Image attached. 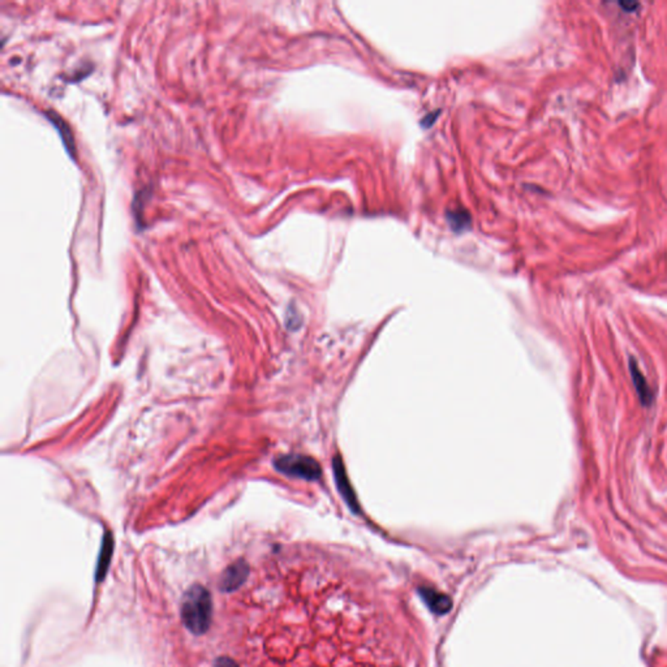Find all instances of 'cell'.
Instances as JSON below:
<instances>
[{"mask_svg":"<svg viewBox=\"0 0 667 667\" xmlns=\"http://www.w3.org/2000/svg\"><path fill=\"white\" fill-rule=\"evenodd\" d=\"M180 616L185 628L196 636L209 631L212 621V597L201 584H193L185 590L180 605Z\"/></svg>","mask_w":667,"mask_h":667,"instance_id":"obj_1","label":"cell"},{"mask_svg":"<svg viewBox=\"0 0 667 667\" xmlns=\"http://www.w3.org/2000/svg\"><path fill=\"white\" fill-rule=\"evenodd\" d=\"M275 468L281 474L313 481L321 477L322 469L315 459L304 455H284L274 462Z\"/></svg>","mask_w":667,"mask_h":667,"instance_id":"obj_2","label":"cell"},{"mask_svg":"<svg viewBox=\"0 0 667 667\" xmlns=\"http://www.w3.org/2000/svg\"><path fill=\"white\" fill-rule=\"evenodd\" d=\"M249 564L244 559H239L236 562L229 564L226 570L222 572L218 588L223 593H232L240 588L249 576Z\"/></svg>","mask_w":667,"mask_h":667,"instance_id":"obj_3","label":"cell"},{"mask_svg":"<svg viewBox=\"0 0 667 667\" xmlns=\"http://www.w3.org/2000/svg\"><path fill=\"white\" fill-rule=\"evenodd\" d=\"M419 593L422 601L429 607L431 613L436 615L447 614L452 609V599L447 595L439 592L431 587H420Z\"/></svg>","mask_w":667,"mask_h":667,"instance_id":"obj_4","label":"cell"},{"mask_svg":"<svg viewBox=\"0 0 667 667\" xmlns=\"http://www.w3.org/2000/svg\"><path fill=\"white\" fill-rule=\"evenodd\" d=\"M334 474H335V480L338 485V490L342 494L343 498L348 503V506L353 511H357V500L355 497V493L352 490L351 483L348 481V477L345 476V471L343 466V462L341 457H336L334 459Z\"/></svg>","mask_w":667,"mask_h":667,"instance_id":"obj_5","label":"cell"},{"mask_svg":"<svg viewBox=\"0 0 667 667\" xmlns=\"http://www.w3.org/2000/svg\"><path fill=\"white\" fill-rule=\"evenodd\" d=\"M113 552H114V538H113V535L110 532H107L103 535L102 547H101V553H99V558H98L97 571H96L97 583H101L102 580L105 579L106 573H107L110 563H111V558H113Z\"/></svg>","mask_w":667,"mask_h":667,"instance_id":"obj_6","label":"cell"},{"mask_svg":"<svg viewBox=\"0 0 667 667\" xmlns=\"http://www.w3.org/2000/svg\"><path fill=\"white\" fill-rule=\"evenodd\" d=\"M630 369H631L633 385L636 387V391H637V395L640 398L641 403L648 405L653 400V394H652V390L648 386V382H647L644 374L641 373L640 368L637 367V364L635 361L630 362Z\"/></svg>","mask_w":667,"mask_h":667,"instance_id":"obj_7","label":"cell"},{"mask_svg":"<svg viewBox=\"0 0 667 667\" xmlns=\"http://www.w3.org/2000/svg\"><path fill=\"white\" fill-rule=\"evenodd\" d=\"M47 117L51 120V123L56 127V129L61 133L63 142H64V145H65L67 151L72 155V158H75V157H76V146H75V139H73V136H72V131H70V127L65 124V122L63 120L61 116H58L55 113H49Z\"/></svg>","mask_w":667,"mask_h":667,"instance_id":"obj_8","label":"cell"},{"mask_svg":"<svg viewBox=\"0 0 667 667\" xmlns=\"http://www.w3.org/2000/svg\"><path fill=\"white\" fill-rule=\"evenodd\" d=\"M448 222L451 223L452 229L457 231V229H466V226L471 223V220L466 211H452L451 214H448Z\"/></svg>","mask_w":667,"mask_h":667,"instance_id":"obj_9","label":"cell"},{"mask_svg":"<svg viewBox=\"0 0 667 667\" xmlns=\"http://www.w3.org/2000/svg\"><path fill=\"white\" fill-rule=\"evenodd\" d=\"M214 667H240L236 663V661H234L229 657H226V656H222V657H218V659L214 661Z\"/></svg>","mask_w":667,"mask_h":667,"instance_id":"obj_10","label":"cell"}]
</instances>
